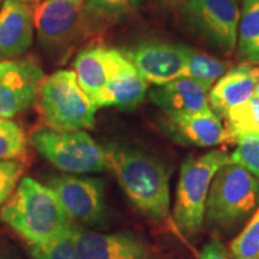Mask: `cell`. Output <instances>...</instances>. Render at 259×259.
<instances>
[{
    "label": "cell",
    "instance_id": "cell-11",
    "mask_svg": "<svg viewBox=\"0 0 259 259\" xmlns=\"http://www.w3.org/2000/svg\"><path fill=\"white\" fill-rule=\"evenodd\" d=\"M79 259H156L151 246L132 232L99 233L73 226Z\"/></svg>",
    "mask_w": 259,
    "mask_h": 259
},
{
    "label": "cell",
    "instance_id": "cell-25",
    "mask_svg": "<svg viewBox=\"0 0 259 259\" xmlns=\"http://www.w3.org/2000/svg\"><path fill=\"white\" fill-rule=\"evenodd\" d=\"M29 252L32 259H79L72 232L47 244L29 245Z\"/></svg>",
    "mask_w": 259,
    "mask_h": 259
},
{
    "label": "cell",
    "instance_id": "cell-31",
    "mask_svg": "<svg viewBox=\"0 0 259 259\" xmlns=\"http://www.w3.org/2000/svg\"><path fill=\"white\" fill-rule=\"evenodd\" d=\"M66 2L76 3V4H84V0H66Z\"/></svg>",
    "mask_w": 259,
    "mask_h": 259
},
{
    "label": "cell",
    "instance_id": "cell-6",
    "mask_svg": "<svg viewBox=\"0 0 259 259\" xmlns=\"http://www.w3.org/2000/svg\"><path fill=\"white\" fill-rule=\"evenodd\" d=\"M30 143L35 150L66 174L96 173L108 169V156L84 130L60 132L50 127L34 130Z\"/></svg>",
    "mask_w": 259,
    "mask_h": 259
},
{
    "label": "cell",
    "instance_id": "cell-17",
    "mask_svg": "<svg viewBox=\"0 0 259 259\" xmlns=\"http://www.w3.org/2000/svg\"><path fill=\"white\" fill-rule=\"evenodd\" d=\"M208 94L202 84L180 77L150 92V100L164 114H189L210 108Z\"/></svg>",
    "mask_w": 259,
    "mask_h": 259
},
{
    "label": "cell",
    "instance_id": "cell-32",
    "mask_svg": "<svg viewBox=\"0 0 259 259\" xmlns=\"http://www.w3.org/2000/svg\"><path fill=\"white\" fill-rule=\"evenodd\" d=\"M254 95L259 97V83L257 84V88H255V94H254Z\"/></svg>",
    "mask_w": 259,
    "mask_h": 259
},
{
    "label": "cell",
    "instance_id": "cell-1",
    "mask_svg": "<svg viewBox=\"0 0 259 259\" xmlns=\"http://www.w3.org/2000/svg\"><path fill=\"white\" fill-rule=\"evenodd\" d=\"M108 169L135 208L155 222H171L169 171L156 157L137 149L106 147Z\"/></svg>",
    "mask_w": 259,
    "mask_h": 259
},
{
    "label": "cell",
    "instance_id": "cell-15",
    "mask_svg": "<svg viewBox=\"0 0 259 259\" xmlns=\"http://www.w3.org/2000/svg\"><path fill=\"white\" fill-rule=\"evenodd\" d=\"M34 14L19 0H4L0 6V61L15 60L32 45Z\"/></svg>",
    "mask_w": 259,
    "mask_h": 259
},
{
    "label": "cell",
    "instance_id": "cell-7",
    "mask_svg": "<svg viewBox=\"0 0 259 259\" xmlns=\"http://www.w3.org/2000/svg\"><path fill=\"white\" fill-rule=\"evenodd\" d=\"M240 12V0H186L183 4L186 23L226 56L236 47Z\"/></svg>",
    "mask_w": 259,
    "mask_h": 259
},
{
    "label": "cell",
    "instance_id": "cell-16",
    "mask_svg": "<svg viewBox=\"0 0 259 259\" xmlns=\"http://www.w3.org/2000/svg\"><path fill=\"white\" fill-rule=\"evenodd\" d=\"M259 83V67L241 65L226 72L210 89L208 101L210 108L219 116L229 109L247 102L255 94Z\"/></svg>",
    "mask_w": 259,
    "mask_h": 259
},
{
    "label": "cell",
    "instance_id": "cell-2",
    "mask_svg": "<svg viewBox=\"0 0 259 259\" xmlns=\"http://www.w3.org/2000/svg\"><path fill=\"white\" fill-rule=\"evenodd\" d=\"M0 220L28 245L47 244L72 232L71 219L47 185L23 177L0 206Z\"/></svg>",
    "mask_w": 259,
    "mask_h": 259
},
{
    "label": "cell",
    "instance_id": "cell-9",
    "mask_svg": "<svg viewBox=\"0 0 259 259\" xmlns=\"http://www.w3.org/2000/svg\"><path fill=\"white\" fill-rule=\"evenodd\" d=\"M46 185L53 191L71 221L96 226L105 219L103 181L78 174L51 177Z\"/></svg>",
    "mask_w": 259,
    "mask_h": 259
},
{
    "label": "cell",
    "instance_id": "cell-23",
    "mask_svg": "<svg viewBox=\"0 0 259 259\" xmlns=\"http://www.w3.org/2000/svg\"><path fill=\"white\" fill-rule=\"evenodd\" d=\"M27 144L24 130L17 121L0 118V161L25 157Z\"/></svg>",
    "mask_w": 259,
    "mask_h": 259
},
{
    "label": "cell",
    "instance_id": "cell-12",
    "mask_svg": "<svg viewBox=\"0 0 259 259\" xmlns=\"http://www.w3.org/2000/svg\"><path fill=\"white\" fill-rule=\"evenodd\" d=\"M189 46L145 42L125 54L148 83L160 87L184 76Z\"/></svg>",
    "mask_w": 259,
    "mask_h": 259
},
{
    "label": "cell",
    "instance_id": "cell-33",
    "mask_svg": "<svg viewBox=\"0 0 259 259\" xmlns=\"http://www.w3.org/2000/svg\"><path fill=\"white\" fill-rule=\"evenodd\" d=\"M19 2H23V3H27V2H34V0H19Z\"/></svg>",
    "mask_w": 259,
    "mask_h": 259
},
{
    "label": "cell",
    "instance_id": "cell-14",
    "mask_svg": "<svg viewBox=\"0 0 259 259\" xmlns=\"http://www.w3.org/2000/svg\"><path fill=\"white\" fill-rule=\"evenodd\" d=\"M162 127L171 139L193 147L232 143L225 125L211 108L189 114H164Z\"/></svg>",
    "mask_w": 259,
    "mask_h": 259
},
{
    "label": "cell",
    "instance_id": "cell-30",
    "mask_svg": "<svg viewBox=\"0 0 259 259\" xmlns=\"http://www.w3.org/2000/svg\"><path fill=\"white\" fill-rule=\"evenodd\" d=\"M162 4H166L169 6H177V5H183L186 0H160Z\"/></svg>",
    "mask_w": 259,
    "mask_h": 259
},
{
    "label": "cell",
    "instance_id": "cell-20",
    "mask_svg": "<svg viewBox=\"0 0 259 259\" xmlns=\"http://www.w3.org/2000/svg\"><path fill=\"white\" fill-rule=\"evenodd\" d=\"M236 48L241 61L259 64V0L242 2Z\"/></svg>",
    "mask_w": 259,
    "mask_h": 259
},
{
    "label": "cell",
    "instance_id": "cell-3",
    "mask_svg": "<svg viewBox=\"0 0 259 259\" xmlns=\"http://www.w3.org/2000/svg\"><path fill=\"white\" fill-rule=\"evenodd\" d=\"M229 162H232L231 155L215 149L198 156H189L181 163L173 221L184 235H194L199 232L205 218L211 181L220 168Z\"/></svg>",
    "mask_w": 259,
    "mask_h": 259
},
{
    "label": "cell",
    "instance_id": "cell-26",
    "mask_svg": "<svg viewBox=\"0 0 259 259\" xmlns=\"http://www.w3.org/2000/svg\"><path fill=\"white\" fill-rule=\"evenodd\" d=\"M24 170V164L18 160L0 161V206L14 193Z\"/></svg>",
    "mask_w": 259,
    "mask_h": 259
},
{
    "label": "cell",
    "instance_id": "cell-13",
    "mask_svg": "<svg viewBox=\"0 0 259 259\" xmlns=\"http://www.w3.org/2000/svg\"><path fill=\"white\" fill-rule=\"evenodd\" d=\"M132 66L125 54L105 46L84 48L73 61L79 87L94 106L109 80Z\"/></svg>",
    "mask_w": 259,
    "mask_h": 259
},
{
    "label": "cell",
    "instance_id": "cell-19",
    "mask_svg": "<svg viewBox=\"0 0 259 259\" xmlns=\"http://www.w3.org/2000/svg\"><path fill=\"white\" fill-rule=\"evenodd\" d=\"M139 0H87L83 6V22L87 34L114 24L137 8Z\"/></svg>",
    "mask_w": 259,
    "mask_h": 259
},
{
    "label": "cell",
    "instance_id": "cell-34",
    "mask_svg": "<svg viewBox=\"0 0 259 259\" xmlns=\"http://www.w3.org/2000/svg\"><path fill=\"white\" fill-rule=\"evenodd\" d=\"M2 4H3V0H0V6H2Z\"/></svg>",
    "mask_w": 259,
    "mask_h": 259
},
{
    "label": "cell",
    "instance_id": "cell-4",
    "mask_svg": "<svg viewBox=\"0 0 259 259\" xmlns=\"http://www.w3.org/2000/svg\"><path fill=\"white\" fill-rule=\"evenodd\" d=\"M259 205V179L240 164L220 168L210 186L205 218L210 226L229 229L250 219Z\"/></svg>",
    "mask_w": 259,
    "mask_h": 259
},
{
    "label": "cell",
    "instance_id": "cell-27",
    "mask_svg": "<svg viewBox=\"0 0 259 259\" xmlns=\"http://www.w3.org/2000/svg\"><path fill=\"white\" fill-rule=\"evenodd\" d=\"M231 157L232 162L240 164L259 179V138H248L238 143Z\"/></svg>",
    "mask_w": 259,
    "mask_h": 259
},
{
    "label": "cell",
    "instance_id": "cell-29",
    "mask_svg": "<svg viewBox=\"0 0 259 259\" xmlns=\"http://www.w3.org/2000/svg\"><path fill=\"white\" fill-rule=\"evenodd\" d=\"M0 259H15L11 254H10L8 248H5L2 244H0Z\"/></svg>",
    "mask_w": 259,
    "mask_h": 259
},
{
    "label": "cell",
    "instance_id": "cell-28",
    "mask_svg": "<svg viewBox=\"0 0 259 259\" xmlns=\"http://www.w3.org/2000/svg\"><path fill=\"white\" fill-rule=\"evenodd\" d=\"M199 259H231L225 245L220 240H211L203 247Z\"/></svg>",
    "mask_w": 259,
    "mask_h": 259
},
{
    "label": "cell",
    "instance_id": "cell-21",
    "mask_svg": "<svg viewBox=\"0 0 259 259\" xmlns=\"http://www.w3.org/2000/svg\"><path fill=\"white\" fill-rule=\"evenodd\" d=\"M222 118L232 143L259 138V97L254 95L247 102L229 109Z\"/></svg>",
    "mask_w": 259,
    "mask_h": 259
},
{
    "label": "cell",
    "instance_id": "cell-8",
    "mask_svg": "<svg viewBox=\"0 0 259 259\" xmlns=\"http://www.w3.org/2000/svg\"><path fill=\"white\" fill-rule=\"evenodd\" d=\"M83 6L66 0H45L37 6L34 12V27L42 50L59 53L87 35Z\"/></svg>",
    "mask_w": 259,
    "mask_h": 259
},
{
    "label": "cell",
    "instance_id": "cell-10",
    "mask_svg": "<svg viewBox=\"0 0 259 259\" xmlns=\"http://www.w3.org/2000/svg\"><path fill=\"white\" fill-rule=\"evenodd\" d=\"M44 79V71L35 61H0V118L12 119L30 108Z\"/></svg>",
    "mask_w": 259,
    "mask_h": 259
},
{
    "label": "cell",
    "instance_id": "cell-5",
    "mask_svg": "<svg viewBox=\"0 0 259 259\" xmlns=\"http://www.w3.org/2000/svg\"><path fill=\"white\" fill-rule=\"evenodd\" d=\"M38 108L47 127L60 132L94 128L96 107L79 87L74 71L60 70L38 88Z\"/></svg>",
    "mask_w": 259,
    "mask_h": 259
},
{
    "label": "cell",
    "instance_id": "cell-24",
    "mask_svg": "<svg viewBox=\"0 0 259 259\" xmlns=\"http://www.w3.org/2000/svg\"><path fill=\"white\" fill-rule=\"evenodd\" d=\"M234 259H259V205L231 244Z\"/></svg>",
    "mask_w": 259,
    "mask_h": 259
},
{
    "label": "cell",
    "instance_id": "cell-22",
    "mask_svg": "<svg viewBox=\"0 0 259 259\" xmlns=\"http://www.w3.org/2000/svg\"><path fill=\"white\" fill-rule=\"evenodd\" d=\"M229 64L190 48L183 77H189L202 84L208 92L225 74Z\"/></svg>",
    "mask_w": 259,
    "mask_h": 259
},
{
    "label": "cell",
    "instance_id": "cell-18",
    "mask_svg": "<svg viewBox=\"0 0 259 259\" xmlns=\"http://www.w3.org/2000/svg\"><path fill=\"white\" fill-rule=\"evenodd\" d=\"M149 83L135 66L122 71L109 80L95 103L99 107H118L120 109H134L144 100Z\"/></svg>",
    "mask_w": 259,
    "mask_h": 259
}]
</instances>
